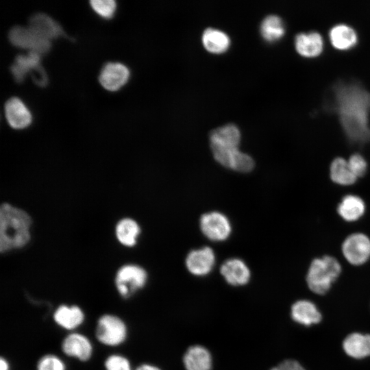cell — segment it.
I'll return each mask as SVG.
<instances>
[{
    "instance_id": "cell-1",
    "label": "cell",
    "mask_w": 370,
    "mask_h": 370,
    "mask_svg": "<svg viewBox=\"0 0 370 370\" xmlns=\"http://www.w3.org/2000/svg\"><path fill=\"white\" fill-rule=\"evenodd\" d=\"M330 104L335 111L350 141L365 143L370 140V92L360 82H336L332 87Z\"/></svg>"
},
{
    "instance_id": "cell-2",
    "label": "cell",
    "mask_w": 370,
    "mask_h": 370,
    "mask_svg": "<svg viewBox=\"0 0 370 370\" xmlns=\"http://www.w3.org/2000/svg\"><path fill=\"white\" fill-rule=\"evenodd\" d=\"M31 216L24 210L5 202L0 207V251L25 247L31 241Z\"/></svg>"
},
{
    "instance_id": "cell-3",
    "label": "cell",
    "mask_w": 370,
    "mask_h": 370,
    "mask_svg": "<svg viewBox=\"0 0 370 370\" xmlns=\"http://www.w3.org/2000/svg\"><path fill=\"white\" fill-rule=\"evenodd\" d=\"M341 272L339 262L331 256L314 258L310 264L306 282L315 294L324 295L330 289Z\"/></svg>"
},
{
    "instance_id": "cell-4",
    "label": "cell",
    "mask_w": 370,
    "mask_h": 370,
    "mask_svg": "<svg viewBox=\"0 0 370 370\" xmlns=\"http://www.w3.org/2000/svg\"><path fill=\"white\" fill-rule=\"evenodd\" d=\"M147 277V271L142 267L126 264L121 266L116 273L115 286L119 295L127 299L145 286Z\"/></svg>"
},
{
    "instance_id": "cell-5",
    "label": "cell",
    "mask_w": 370,
    "mask_h": 370,
    "mask_svg": "<svg viewBox=\"0 0 370 370\" xmlns=\"http://www.w3.org/2000/svg\"><path fill=\"white\" fill-rule=\"evenodd\" d=\"M127 330L124 321L114 314H103L97 323L95 335L97 340L108 346H116L125 341Z\"/></svg>"
},
{
    "instance_id": "cell-6",
    "label": "cell",
    "mask_w": 370,
    "mask_h": 370,
    "mask_svg": "<svg viewBox=\"0 0 370 370\" xmlns=\"http://www.w3.org/2000/svg\"><path fill=\"white\" fill-rule=\"evenodd\" d=\"M8 38L16 47L28 49L41 56L48 53L51 48V40L42 37L29 27H13L9 32Z\"/></svg>"
},
{
    "instance_id": "cell-7",
    "label": "cell",
    "mask_w": 370,
    "mask_h": 370,
    "mask_svg": "<svg viewBox=\"0 0 370 370\" xmlns=\"http://www.w3.org/2000/svg\"><path fill=\"white\" fill-rule=\"evenodd\" d=\"M40 60L41 55L34 51L16 56L14 64L10 67L15 82H23L26 75L34 71L37 72L40 77L39 86L45 87L48 83V77Z\"/></svg>"
},
{
    "instance_id": "cell-8",
    "label": "cell",
    "mask_w": 370,
    "mask_h": 370,
    "mask_svg": "<svg viewBox=\"0 0 370 370\" xmlns=\"http://www.w3.org/2000/svg\"><path fill=\"white\" fill-rule=\"evenodd\" d=\"M341 250L350 264L361 265L370 258V239L362 233L352 234L345 239Z\"/></svg>"
},
{
    "instance_id": "cell-9",
    "label": "cell",
    "mask_w": 370,
    "mask_h": 370,
    "mask_svg": "<svg viewBox=\"0 0 370 370\" xmlns=\"http://www.w3.org/2000/svg\"><path fill=\"white\" fill-rule=\"evenodd\" d=\"M199 224L204 236L213 241L226 240L232 231L229 219L219 212L213 211L204 214Z\"/></svg>"
},
{
    "instance_id": "cell-10",
    "label": "cell",
    "mask_w": 370,
    "mask_h": 370,
    "mask_svg": "<svg viewBox=\"0 0 370 370\" xmlns=\"http://www.w3.org/2000/svg\"><path fill=\"white\" fill-rule=\"evenodd\" d=\"M211 149L214 159L225 167L247 173L251 171L254 166L252 158L247 153L241 152L238 148H211Z\"/></svg>"
},
{
    "instance_id": "cell-11",
    "label": "cell",
    "mask_w": 370,
    "mask_h": 370,
    "mask_svg": "<svg viewBox=\"0 0 370 370\" xmlns=\"http://www.w3.org/2000/svg\"><path fill=\"white\" fill-rule=\"evenodd\" d=\"M130 75V70L125 64L120 62H108L100 71L99 81L105 89L114 92L126 84Z\"/></svg>"
},
{
    "instance_id": "cell-12",
    "label": "cell",
    "mask_w": 370,
    "mask_h": 370,
    "mask_svg": "<svg viewBox=\"0 0 370 370\" xmlns=\"http://www.w3.org/2000/svg\"><path fill=\"white\" fill-rule=\"evenodd\" d=\"M215 263V255L208 247L192 250L186 258L188 271L196 276H204L210 273Z\"/></svg>"
},
{
    "instance_id": "cell-13",
    "label": "cell",
    "mask_w": 370,
    "mask_h": 370,
    "mask_svg": "<svg viewBox=\"0 0 370 370\" xmlns=\"http://www.w3.org/2000/svg\"><path fill=\"white\" fill-rule=\"evenodd\" d=\"M297 52L306 58L319 56L324 48V40L318 31L311 30L297 33L294 38Z\"/></svg>"
},
{
    "instance_id": "cell-14",
    "label": "cell",
    "mask_w": 370,
    "mask_h": 370,
    "mask_svg": "<svg viewBox=\"0 0 370 370\" xmlns=\"http://www.w3.org/2000/svg\"><path fill=\"white\" fill-rule=\"evenodd\" d=\"M5 115L10 126L16 130L27 127L32 121V116L23 103L16 97L7 100L5 103Z\"/></svg>"
},
{
    "instance_id": "cell-15",
    "label": "cell",
    "mask_w": 370,
    "mask_h": 370,
    "mask_svg": "<svg viewBox=\"0 0 370 370\" xmlns=\"http://www.w3.org/2000/svg\"><path fill=\"white\" fill-rule=\"evenodd\" d=\"M29 27L49 40L62 36L69 38L61 25L45 13H36L32 15L29 19Z\"/></svg>"
},
{
    "instance_id": "cell-16",
    "label": "cell",
    "mask_w": 370,
    "mask_h": 370,
    "mask_svg": "<svg viewBox=\"0 0 370 370\" xmlns=\"http://www.w3.org/2000/svg\"><path fill=\"white\" fill-rule=\"evenodd\" d=\"M220 272L229 284L235 286L247 284L251 278L249 267L239 258L227 260L221 265Z\"/></svg>"
},
{
    "instance_id": "cell-17",
    "label": "cell",
    "mask_w": 370,
    "mask_h": 370,
    "mask_svg": "<svg viewBox=\"0 0 370 370\" xmlns=\"http://www.w3.org/2000/svg\"><path fill=\"white\" fill-rule=\"evenodd\" d=\"M62 349L66 355L81 361L88 360L92 354V346L89 339L78 333L66 336L62 343Z\"/></svg>"
},
{
    "instance_id": "cell-18",
    "label": "cell",
    "mask_w": 370,
    "mask_h": 370,
    "mask_svg": "<svg viewBox=\"0 0 370 370\" xmlns=\"http://www.w3.org/2000/svg\"><path fill=\"white\" fill-rule=\"evenodd\" d=\"M332 45L339 50L350 49L358 42V36L356 29L345 23L332 25L328 32Z\"/></svg>"
},
{
    "instance_id": "cell-19",
    "label": "cell",
    "mask_w": 370,
    "mask_h": 370,
    "mask_svg": "<svg viewBox=\"0 0 370 370\" xmlns=\"http://www.w3.org/2000/svg\"><path fill=\"white\" fill-rule=\"evenodd\" d=\"M291 316L295 322L304 326L317 324L322 319L317 306L308 299L296 301L291 306Z\"/></svg>"
},
{
    "instance_id": "cell-20",
    "label": "cell",
    "mask_w": 370,
    "mask_h": 370,
    "mask_svg": "<svg viewBox=\"0 0 370 370\" xmlns=\"http://www.w3.org/2000/svg\"><path fill=\"white\" fill-rule=\"evenodd\" d=\"M210 147L222 149L238 148L241 133L233 124L217 127L210 134Z\"/></svg>"
},
{
    "instance_id": "cell-21",
    "label": "cell",
    "mask_w": 370,
    "mask_h": 370,
    "mask_svg": "<svg viewBox=\"0 0 370 370\" xmlns=\"http://www.w3.org/2000/svg\"><path fill=\"white\" fill-rule=\"evenodd\" d=\"M186 370H211L212 355L209 350L200 345L189 347L183 356Z\"/></svg>"
},
{
    "instance_id": "cell-22",
    "label": "cell",
    "mask_w": 370,
    "mask_h": 370,
    "mask_svg": "<svg viewBox=\"0 0 370 370\" xmlns=\"http://www.w3.org/2000/svg\"><path fill=\"white\" fill-rule=\"evenodd\" d=\"M345 353L354 359H363L370 356V334L354 332L347 335L343 341Z\"/></svg>"
},
{
    "instance_id": "cell-23",
    "label": "cell",
    "mask_w": 370,
    "mask_h": 370,
    "mask_svg": "<svg viewBox=\"0 0 370 370\" xmlns=\"http://www.w3.org/2000/svg\"><path fill=\"white\" fill-rule=\"evenodd\" d=\"M141 229L137 221L130 217L121 219L115 226V236L123 246L132 247L137 243Z\"/></svg>"
},
{
    "instance_id": "cell-24",
    "label": "cell",
    "mask_w": 370,
    "mask_h": 370,
    "mask_svg": "<svg viewBox=\"0 0 370 370\" xmlns=\"http://www.w3.org/2000/svg\"><path fill=\"white\" fill-rule=\"evenodd\" d=\"M53 319L61 328L73 330L83 323L84 314L77 306L61 305L54 312Z\"/></svg>"
},
{
    "instance_id": "cell-25",
    "label": "cell",
    "mask_w": 370,
    "mask_h": 370,
    "mask_svg": "<svg viewBox=\"0 0 370 370\" xmlns=\"http://www.w3.org/2000/svg\"><path fill=\"white\" fill-rule=\"evenodd\" d=\"M365 210L363 200L358 196L349 195L345 196L339 203L337 211L338 214L347 221L359 219Z\"/></svg>"
},
{
    "instance_id": "cell-26",
    "label": "cell",
    "mask_w": 370,
    "mask_h": 370,
    "mask_svg": "<svg viewBox=\"0 0 370 370\" xmlns=\"http://www.w3.org/2000/svg\"><path fill=\"white\" fill-rule=\"evenodd\" d=\"M330 175L334 183L342 186L352 185L357 180L350 169L347 160L341 157L334 158L331 162Z\"/></svg>"
},
{
    "instance_id": "cell-27",
    "label": "cell",
    "mask_w": 370,
    "mask_h": 370,
    "mask_svg": "<svg viewBox=\"0 0 370 370\" xmlns=\"http://www.w3.org/2000/svg\"><path fill=\"white\" fill-rule=\"evenodd\" d=\"M204 47L213 53H221L229 47L230 40L229 36L219 29L208 28L202 36Z\"/></svg>"
},
{
    "instance_id": "cell-28",
    "label": "cell",
    "mask_w": 370,
    "mask_h": 370,
    "mask_svg": "<svg viewBox=\"0 0 370 370\" xmlns=\"http://www.w3.org/2000/svg\"><path fill=\"white\" fill-rule=\"evenodd\" d=\"M260 34L267 42L280 40L285 34V26L282 19L278 15L267 16L261 23Z\"/></svg>"
},
{
    "instance_id": "cell-29",
    "label": "cell",
    "mask_w": 370,
    "mask_h": 370,
    "mask_svg": "<svg viewBox=\"0 0 370 370\" xmlns=\"http://www.w3.org/2000/svg\"><path fill=\"white\" fill-rule=\"evenodd\" d=\"M90 4L98 15L106 19L114 15L116 8V3L114 0H92Z\"/></svg>"
},
{
    "instance_id": "cell-30",
    "label": "cell",
    "mask_w": 370,
    "mask_h": 370,
    "mask_svg": "<svg viewBox=\"0 0 370 370\" xmlns=\"http://www.w3.org/2000/svg\"><path fill=\"white\" fill-rule=\"evenodd\" d=\"M37 370H66V367L59 357L48 354L39 360Z\"/></svg>"
},
{
    "instance_id": "cell-31",
    "label": "cell",
    "mask_w": 370,
    "mask_h": 370,
    "mask_svg": "<svg viewBox=\"0 0 370 370\" xmlns=\"http://www.w3.org/2000/svg\"><path fill=\"white\" fill-rule=\"evenodd\" d=\"M347 162L350 169L357 178L365 175L367 170V162L361 154L358 153L352 154Z\"/></svg>"
},
{
    "instance_id": "cell-32",
    "label": "cell",
    "mask_w": 370,
    "mask_h": 370,
    "mask_svg": "<svg viewBox=\"0 0 370 370\" xmlns=\"http://www.w3.org/2000/svg\"><path fill=\"white\" fill-rule=\"evenodd\" d=\"M105 367L106 370H132L130 361L118 354L108 356L105 361Z\"/></svg>"
},
{
    "instance_id": "cell-33",
    "label": "cell",
    "mask_w": 370,
    "mask_h": 370,
    "mask_svg": "<svg viewBox=\"0 0 370 370\" xmlns=\"http://www.w3.org/2000/svg\"><path fill=\"white\" fill-rule=\"evenodd\" d=\"M277 367L278 370H306L298 361L293 359L285 360Z\"/></svg>"
},
{
    "instance_id": "cell-34",
    "label": "cell",
    "mask_w": 370,
    "mask_h": 370,
    "mask_svg": "<svg viewBox=\"0 0 370 370\" xmlns=\"http://www.w3.org/2000/svg\"><path fill=\"white\" fill-rule=\"evenodd\" d=\"M136 370H160V368H158L156 366H154L153 365L150 364H143L140 366H138Z\"/></svg>"
},
{
    "instance_id": "cell-35",
    "label": "cell",
    "mask_w": 370,
    "mask_h": 370,
    "mask_svg": "<svg viewBox=\"0 0 370 370\" xmlns=\"http://www.w3.org/2000/svg\"><path fill=\"white\" fill-rule=\"evenodd\" d=\"M0 367L1 370H9L10 366L8 361L2 357L0 360Z\"/></svg>"
},
{
    "instance_id": "cell-36",
    "label": "cell",
    "mask_w": 370,
    "mask_h": 370,
    "mask_svg": "<svg viewBox=\"0 0 370 370\" xmlns=\"http://www.w3.org/2000/svg\"><path fill=\"white\" fill-rule=\"evenodd\" d=\"M269 370H278V367H272L271 369H270Z\"/></svg>"
}]
</instances>
